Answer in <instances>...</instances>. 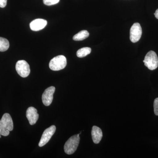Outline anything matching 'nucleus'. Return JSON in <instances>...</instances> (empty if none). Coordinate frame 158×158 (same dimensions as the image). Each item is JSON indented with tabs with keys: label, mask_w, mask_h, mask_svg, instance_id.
<instances>
[{
	"label": "nucleus",
	"mask_w": 158,
	"mask_h": 158,
	"mask_svg": "<svg viewBox=\"0 0 158 158\" xmlns=\"http://www.w3.org/2000/svg\"><path fill=\"white\" fill-rule=\"evenodd\" d=\"M9 47V43L8 40L0 37V52L7 51Z\"/></svg>",
	"instance_id": "nucleus-14"
},
{
	"label": "nucleus",
	"mask_w": 158,
	"mask_h": 158,
	"mask_svg": "<svg viewBox=\"0 0 158 158\" xmlns=\"http://www.w3.org/2000/svg\"><path fill=\"white\" fill-rule=\"evenodd\" d=\"M67 65V60L64 56H57L51 60L49 67L51 70L59 71L65 68Z\"/></svg>",
	"instance_id": "nucleus-4"
},
{
	"label": "nucleus",
	"mask_w": 158,
	"mask_h": 158,
	"mask_svg": "<svg viewBox=\"0 0 158 158\" xmlns=\"http://www.w3.org/2000/svg\"><path fill=\"white\" fill-rule=\"evenodd\" d=\"M89 36V32L86 30H83L75 35L73 37V40L75 41H81L88 38Z\"/></svg>",
	"instance_id": "nucleus-12"
},
{
	"label": "nucleus",
	"mask_w": 158,
	"mask_h": 158,
	"mask_svg": "<svg viewBox=\"0 0 158 158\" xmlns=\"http://www.w3.org/2000/svg\"><path fill=\"white\" fill-rule=\"evenodd\" d=\"M26 116L31 125L35 124L39 118V114L37 113V109L33 107L28 108L26 113Z\"/></svg>",
	"instance_id": "nucleus-9"
},
{
	"label": "nucleus",
	"mask_w": 158,
	"mask_h": 158,
	"mask_svg": "<svg viewBox=\"0 0 158 158\" xmlns=\"http://www.w3.org/2000/svg\"><path fill=\"white\" fill-rule=\"evenodd\" d=\"M154 15L156 18L157 19H158V9L156 10L155 13H154Z\"/></svg>",
	"instance_id": "nucleus-18"
},
{
	"label": "nucleus",
	"mask_w": 158,
	"mask_h": 158,
	"mask_svg": "<svg viewBox=\"0 0 158 158\" xmlns=\"http://www.w3.org/2000/svg\"><path fill=\"white\" fill-rule=\"evenodd\" d=\"M47 24V21L42 19H37L31 22L30 28L32 31H37L44 28Z\"/></svg>",
	"instance_id": "nucleus-10"
},
{
	"label": "nucleus",
	"mask_w": 158,
	"mask_h": 158,
	"mask_svg": "<svg viewBox=\"0 0 158 158\" xmlns=\"http://www.w3.org/2000/svg\"><path fill=\"white\" fill-rule=\"evenodd\" d=\"M142 28L140 24L135 23L132 26L130 30V39L133 43H136L139 41L142 35Z\"/></svg>",
	"instance_id": "nucleus-6"
},
{
	"label": "nucleus",
	"mask_w": 158,
	"mask_h": 158,
	"mask_svg": "<svg viewBox=\"0 0 158 158\" xmlns=\"http://www.w3.org/2000/svg\"><path fill=\"white\" fill-rule=\"evenodd\" d=\"M1 137H2V135H0V138H1Z\"/></svg>",
	"instance_id": "nucleus-19"
},
{
	"label": "nucleus",
	"mask_w": 158,
	"mask_h": 158,
	"mask_svg": "<svg viewBox=\"0 0 158 158\" xmlns=\"http://www.w3.org/2000/svg\"><path fill=\"white\" fill-rule=\"evenodd\" d=\"M91 49L90 48L85 47L80 49L77 52V56L79 58H83L88 56L91 52Z\"/></svg>",
	"instance_id": "nucleus-13"
},
{
	"label": "nucleus",
	"mask_w": 158,
	"mask_h": 158,
	"mask_svg": "<svg viewBox=\"0 0 158 158\" xmlns=\"http://www.w3.org/2000/svg\"><path fill=\"white\" fill-rule=\"evenodd\" d=\"M154 110L155 115L158 116V98H156L154 102Z\"/></svg>",
	"instance_id": "nucleus-16"
},
{
	"label": "nucleus",
	"mask_w": 158,
	"mask_h": 158,
	"mask_svg": "<svg viewBox=\"0 0 158 158\" xmlns=\"http://www.w3.org/2000/svg\"><path fill=\"white\" fill-rule=\"evenodd\" d=\"M7 0H0V8H4L7 5Z\"/></svg>",
	"instance_id": "nucleus-17"
},
{
	"label": "nucleus",
	"mask_w": 158,
	"mask_h": 158,
	"mask_svg": "<svg viewBox=\"0 0 158 158\" xmlns=\"http://www.w3.org/2000/svg\"><path fill=\"white\" fill-rule=\"evenodd\" d=\"M56 88L53 86H51L47 88L43 94L42 96V102L44 104L48 106L52 104L53 99V94L55 93Z\"/></svg>",
	"instance_id": "nucleus-8"
},
{
	"label": "nucleus",
	"mask_w": 158,
	"mask_h": 158,
	"mask_svg": "<svg viewBox=\"0 0 158 158\" xmlns=\"http://www.w3.org/2000/svg\"><path fill=\"white\" fill-rule=\"evenodd\" d=\"M15 69L19 75L22 77H27L31 72L30 65L25 60H19L15 65Z\"/></svg>",
	"instance_id": "nucleus-5"
},
{
	"label": "nucleus",
	"mask_w": 158,
	"mask_h": 158,
	"mask_svg": "<svg viewBox=\"0 0 158 158\" xmlns=\"http://www.w3.org/2000/svg\"><path fill=\"white\" fill-rule=\"evenodd\" d=\"M74 135L72 136L68 141L65 142L64 145V151L65 153L68 155H71L77 150L80 141V135Z\"/></svg>",
	"instance_id": "nucleus-2"
},
{
	"label": "nucleus",
	"mask_w": 158,
	"mask_h": 158,
	"mask_svg": "<svg viewBox=\"0 0 158 158\" xmlns=\"http://www.w3.org/2000/svg\"><path fill=\"white\" fill-rule=\"evenodd\" d=\"M143 62L144 65L150 70H155L158 67L157 55L154 51H149L145 56Z\"/></svg>",
	"instance_id": "nucleus-3"
},
{
	"label": "nucleus",
	"mask_w": 158,
	"mask_h": 158,
	"mask_svg": "<svg viewBox=\"0 0 158 158\" xmlns=\"http://www.w3.org/2000/svg\"><path fill=\"white\" fill-rule=\"evenodd\" d=\"M91 135L94 143L98 144L102 138L103 134L102 130L99 127L94 126L91 131Z\"/></svg>",
	"instance_id": "nucleus-11"
},
{
	"label": "nucleus",
	"mask_w": 158,
	"mask_h": 158,
	"mask_svg": "<svg viewBox=\"0 0 158 158\" xmlns=\"http://www.w3.org/2000/svg\"><path fill=\"white\" fill-rule=\"evenodd\" d=\"M60 0H43V3L46 6H50L56 5L59 2Z\"/></svg>",
	"instance_id": "nucleus-15"
},
{
	"label": "nucleus",
	"mask_w": 158,
	"mask_h": 158,
	"mask_svg": "<svg viewBox=\"0 0 158 158\" xmlns=\"http://www.w3.org/2000/svg\"><path fill=\"white\" fill-rule=\"evenodd\" d=\"M13 129V123L9 113H5L0 120V135L4 136L9 135L10 131Z\"/></svg>",
	"instance_id": "nucleus-1"
},
{
	"label": "nucleus",
	"mask_w": 158,
	"mask_h": 158,
	"mask_svg": "<svg viewBox=\"0 0 158 158\" xmlns=\"http://www.w3.org/2000/svg\"><path fill=\"white\" fill-rule=\"evenodd\" d=\"M56 131V127L52 125L50 127L48 128L44 132L42 137L40 139L39 143V147H41L45 145L49 141L51 138L52 137Z\"/></svg>",
	"instance_id": "nucleus-7"
}]
</instances>
